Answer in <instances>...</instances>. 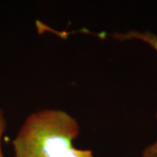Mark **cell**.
<instances>
[{
	"instance_id": "277c9868",
	"label": "cell",
	"mask_w": 157,
	"mask_h": 157,
	"mask_svg": "<svg viewBox=\"0 0 157 157\" xmlns=\"http://www.w3.org/2000/svg\"><path fill=\"white\" fill-rule=\"evenodd\" d=\"M6 128V121L5 114L3 110L0 108V157H4L3 152H2V147H1V140H2V136L5 133V130Z\"/></svg>"
},
{
	"instance_id": "3957f363",
	"label": "cell",
	"mask_w": 157,
	"mask_h": 157,
	"mask_svg": "<svg viewBox=\"0 0 157 157\" xmlns=\"http://www.w3.org/2000/svg\"><path fill=\"white\" fill-rule=\"evenodd\" d=\"M60 157H94V155L90 150L77 149L74 147H72L68 148Z\"/></svg>"
},
{
	"instance_id": "7a4b0ae2",
	"label": "cell",
	"mask_w": 157,
	"mask_h": 157,
	"mask_svg": "<svg viewBox=\"0 0 157 157\" xmlns=\"http://www.w3.org/2000/svg\"><path fill=\"white\" fill-rule=\"evenodd\" d=\"M113 37L119 40H141L151 46L157 53V35L148 31L143 33L137 31H129L125 33L114 34ZM143 157H157V140L155 143L146 147V149L143 151Z\"/></svg>"
},
{
	"instance_id": "6da1fadb",
	"label": "cell",
	"mask_w": 157,
	"mask_h": 157,
	"mask_svg": "<svg viewBox=\"0 0 157 157\" xmlns=\"http://www.w3.org/2000/svg\"><path fill=\"white\" fill-rule=\"evenodd\" d=\"M79 128L71 115L45 109L26 118L12 141L15 157H60L73 147Z\"/></svg>"
}]
</instances>
